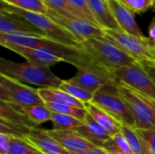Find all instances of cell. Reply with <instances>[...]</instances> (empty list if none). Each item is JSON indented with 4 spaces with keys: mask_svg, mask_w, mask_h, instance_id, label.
<instances>
[{
    "mask_svg": "<svg viewBox=\"0 0 155 154\" xmlns=\"http://www.w3.org/2000/svg\"><path fill=\"white\" fill-rule=\"evenodd\" d=\"M76 132L99 147H102L106 142L112 139V136L98 124L88 113L83 125H81Z\"/></svg>",
    "mask_w": 155,
    "mask_h": 154,
    "instance_id": "obj_18",
    "label": "cell"
},
{
    "mask_svg": "<svg viewBox=\"0 0 155 154\" xmlns=\"http://www.w3.org/2000/svg\"><path fill=\"white\" fill-rule=\"evenodd\" d=\"M67 81L70 84L79 86L84 90L92 93L94 94L103 85L107 84L109 83H115L104 76H102L100 74H97L90 71H84V70H78L76 74Z\"/></svg>",
    "mask_w": 155,
    "mask_h": 154,
    "instance_id": "obj_17",
    "label": "cell"
},
{
    "mask_svg": "<svg viewBox=\"0 0 155 154\" xmlns=\"http://www.w3.org/2000/svg\"><path fill=\"white\" fill-rule=\"evenodd\" d=\"M48 8L67 17L82 18L78 11L70 4L68 0H44ZM83 19V18H82Z\"/></svg>",
    "mask_w": 155,
    "mask_h": 154,
    "instance_id": "obj_27",
    "label": "cell"
},
{
    "mask_svg": "<svg viewBox=\"0 0 155 154\" xmlns=\"http://www.w3.org/2000/svg\"><path fill=\"white\" fill-rule=\"evenodd\" d=\"M1 1L26 11H31V12L44 14V15H46L48 12V6L45 5L44 0H1Z\"/></svg>",
    "mask_w": 155,
    "mask_h": 154,
    "instance_id": "obj_24",
    "label": "cell"
},
{
    "mask_svg": "<svg viewBox=\"0 0 155 154\" xmlns=\"http://www.w3.org/2000/svg\"><path fill=\"white\" fill-rule=\"evenodd\" d=\"M75 154H109L108 152L103 148V147H94V148H91V149H88L84 152H82L80 153H75Z\"/></svg>",
    "mask_w": 155,
    "mask_h": 154,
    "instance_id": "obj_35",
    "label": "cell"
},
{
    "mask_svg": "<svg viewBox=\"0 0 155 154\" xmlns=\"http://www.w3.org/2000/svg\"><path fill=\"white\" fill-rule=\"evenodd\" d=\"M107 3L123 32L138 37H145L136 23L134 14L119 0H107Z\"/></svg>",
    "mask_w": 155,
    "mask_h": 154,
    "instance_id": "obj_15",
    "label": "cell"
},
{
    "mask_svg": "<svg viewBox=\"0 0 155 154\" xmlns=\"http://www.w3.org/2000/svg\"><path fill=\"white\" fill-rule=\"evenodd\" d=\"M0 101L17 106L45 104L37 89L0 74Z\"/></svg>",
    "mask_w": 155,
    "mask_h": 154,
    "instance_id": "obj_9",
    "label": "cell"
},
{
    "mask_svg": "<svg viewBox=\"0 0 155 154\" xmlns=\"http://www.w3.org/2000/svg\"><path fill=\"white\" fill-rule=\"evenodd\" d=\"M46 133L71 154L80 153L88 149L97 147L76 131L52 129L46 130Z\"/></svg>",
    "mask_w": 155,
    "mask_h": 154,
    "instance_id": "obj_11",
    "label": "cell"
},
{
    "mask_svg": "<svg viewBox=\"0 0 155 154\" xmlns=\"http://www.w3.org/2000/svg\"><path fill=\"white\" fill-rule=\"evenodd\" d=\"M81 44L84 51L113 74L114 71L122 67L137 63L124 49L105 36L88 38L82 41Z\"/></svg>",
    "mask_w": 155,
    "mask_h": 154,
    "instance_id": "obj_3",
    "label": "cell"
},
{
    "mask_svg": "<svg viewBox=\"0 0 155 154\" xmlns=\"http://www.w3.org/2000/svg\"><path fill=\"white\" fill-rule=\"evenodd\" d=\"M133 14H140L147 11L155 5V0H119Z\"/></svg>",
    "mask_w": 155,
    "mask_h": 154,
    "instance_id": "obj_29",
    "label": "cell"
},
{
    "mask_svg": "<svg viewBox=\"0 0 155 154\" xmlns=\"http://www.w3.org/2000/svg\"><path fill=\"white\" fill-rule=\"evenodd\" d=\"M148 34H149V39L151 40V42L154 44H155V15L153 16L149 29H148Z\"/></svg>",
    "mask_w": 155,
    "mask_h": 154,
    "instance_id": "obj_36",
    "label": "cell"
},
{
    "mask_svg": "<svg viewBox=\"0 0 155 154\" xmlns=\"http://www.w3.org/2000/svg\"><path fill=\"white\" fill-rule=\"evenodd\" d=\"M1 10L8 14L15 15L25 20L26 22L34 25L35 28H37L45 37L49 39L66 45L82 48L81 42L74 34H72L69 31L55 23L46 15L26 11L12 5L6 4L5 2H2Z\"/></svg>",
    "mask_w": 155,
    "mask_h": 154,
    "instance_id": "obj_4",
    "label": "cell"
},
{
    "mask_svg": "<svg viewBox=\"0 0 155 154\" xmlns=\"http://www.w3.org/2000/svg\"><path fill=\"white\" fill-rule=\"evenodd\" d=\"M103 30L105 37L119 45L135 61L155 68V46L149 37H138L123 31Z\"/></svg>",
    "mask_w": 155,
    "mask_h": 154,
    "instance_id": "obj_7",
    "label": "cell"
},
{
    "mask_svg": "<svg viewBox=\"0 0 155 154\" xmlns=\"http://www.w3.org/2000/svg\"><path fill=\"white\" fill-rule=\"evenodd\" d=\"M59 89L65 92L66 93L70 94L74 98L83 102L84 103H92L94 99V93H89L83 88L76 86L73 84H70L67 80H63L62 84L59 86Z\"/></svg>",
    "mask_w": 155,
    "mask_h": 154,
    "instance_id": "obj_26",
    "label": "cell"
},
{
    "mask_svg": "<svg viewBox=\"0 0 155 154\" xmlns=\"http://www.w3.org/2000/svg\"><path fill=\"white\" fill-rule=\"evenodd\" d=\"M121 132L126 137L132 153L133 154H151L149 148L143 139L140 136L135 129L129 126H122Z\"/></svg>",
    "mask_w": 155,
    "mask_h": 154,
    "instance_id": "obj_22",
    "label": "cell"
},
{
    "mask_svg": "<svg viewBox=\"0 0 155 154\" xmlns=\"http://www.w3.org/2000/svg\"><path fill=\"white\" fill-rule=\"evenodd\" d=\"M85 110L112 137L121 132L122 124L94 103H85Z\"/></svg>",
    "mask_w": 155,
    "mask_h": 154,
    "instance_id": "obj_20",
    "label": "cell"
},
{
    "mask_svg": "<svg viewBox=\"0 0 155 154\" xmlns=\"http://www.w3.org/2000/svg\"><path fill=\"white\" fill-rule=\"evenodd\" d=\"M0 44L2 46L5 44H15L45 51L58 56L64 62L73 64L78 70L90 71L114 82V74L82 48L66 45L45 36L12 34H0Z\"/></svg>",
    "mask_w": 155,
    "mask_h": 154,
    "instance_id": "obj_1",
    "label": "cell"
},
{
    "mask_svg": "<svg viewBox=\"0 0 155 154\" xmlns=\"http://www.w3.org/2000/svg\"><path fill=\"white\" fill-rule=\"evenodd\" d=\"M146 143L151 154H155V128L148 130H136Z\"/></svg>",
    "mask_w": 155,
    "mask_h": 154,
    "instance_id": "obj_31",
    "label": "cell"
},
{
    "mask_svg": "<svg viewBox=\"0 0 155 154\" xmlns=\"http://www.w3.org/2000/svg\"><path fill=\"white\" fill-rule=\"evenodd\" d=\"M46 15H48L51 19L63 26L64 29L69 31L80 42L92 37L104 36L103 28L84 19L79 17L64 16L50 8H48Z\"/></svg>",
    "mask_w": 155,
    "mask_h": 154,
    "instance_id": "obj_10",
    "label": "cell"
},
{
    "mask_svg": "<svg viewBox=\"0 0 155 154\" xmlns=\"http://www.w3.org/2000/svg\"><path fill=\"white\" fill-rule=\"evenodd\" d=\"M154 46H155V44H154Z\"/></svg>",
    "mask_w": 155,
    "mask_h": 154,
    "instance_id": "obj_37",
    "label": "cell"
},
{
    "mask_svg": "<svg viewBox=\"0 0 155 154\" xmlns=\"http://www.w3.org/2000/svg\"><path fill=\"white\" fill-rule=\"evenodd\" d=\"M0 34L45 36L37 28L25 20L3 10L0 12Z\"/></svg>",
    "mask_w": 155,
    "mask_h": 154,
    "instance_id": "obj_12",
    "label": "cell"
},
{
    "mask_svg": "<svg viewBox=\"0 0 155 154\" xmlns=\"http://www.w3.org/2000/svg\"><path fill=\"white\" fill-rule=\"evenodd\" d=\"M92 103L110 114L122 126L134 128L135 122L130 108L120 94L116 83L103 85L94 94Z\"/></svg>",
    "mask_w": 155,
    "mask_h": 154,
    "instance_id": "obj_6",
    "label": "cell"
},
{
    "mask_svg": "<svg viewBox=\"0 0 155 154\" xmlns=\"http://www.w3.org/2000/svg\"><path fill=\"white\" fill-rule=\"evenodd\" d=\"M50 121L53 123L54 129H56V130L76 131L84 123V122H82L74 117L65 115V114L56 113H51Z\"/></svg>",
    "mask_w": 155,
    "mask_h": 154,
    "instance_id": "obj_23",
    "label": "cell"
},
{
    "mask_svg": "<svg viewBox=\"0 0 155 154\" xmlns=\"http://www.w3.org/2000/svg\"><path fill=\"white\" fill-rule=\"evenodd\" d=\"M102 147L104 148V149L108 152V153L109 154H131L126 152H124V151H123V150H121V149L114 143V142L112 139L109 140L108 142H106Z\"/></svg>",
    "mask_w": 155,
    "mask_h": 154,
    "instance_id": "obj_34",
    "label": "cell"
},
{
    "mask_svg": "<svg viewBox=\"0 0 155 154\" xmlns=\"http://www.w3.org/2000/svg\"><path fill=\"white\" fill-rule=\"evenodd\" d=\"M68 1L78 11V13L80 14V15L82 16L83 19L100 26L98 25V23L96 22L94 16L92 14V11H91L90 7L88 5L87 0H68Z\"/></svg>",
    "mask_w": 155,
    "mask_h": 154,
    "instance_id": "obj_30",
    "label": "cell"
},
{
    "mask_svg": "<svg viewBox=\"0 0 155 154\" xmlns=\"http://www.w3.org/2000/svg\"><path fill=\"white\" fill-rule=\"evenodd\" d=\"M114 82L126 86L155 104V68L141 63L114 72Z\"/></svg>",
    "mask_w": 155,
    "mask_h": 154,
    "instance_id": "obj_5",
    "label": "cell"
},
{
    "mask_svg": "<svg viewBox=\"0 0 155 154\" xmlns=\"http://www.w3.org/2000/svg\"><path fill=\"white\" fill-rule=\"evenodd\" d=\"M11 143V135L0 133V154H7Z\"/></svg>",
    "mask_w": 155,
    "mask_h": 154,
    "instance_id": "obj_33",
    "label": "cell"
},
{
    "mask_svg": "<svg viewBox=\"0 0 155 154\" xmlns=\"http://www.w3.org/2000/svg\"><path fill=\"white\" fill-rule=\"evenodd\" d=\"M87 3L100 27L103 29L122 31L107 0H87Z\"/></svg>",
    "mask_w": 155,
    "mask_h": 154,
    "instance_id": "obj_16",
    "label": "cell"
},
{
    "mask_svg": "<svg viewBox=\"0 0 155 154\" xmlns=\"http://www.w3.org/2000/svg\"><path fill=\"white\" fill-rule=\"evenodd\" d=\"M0 74L41 88H59L63 81L50 68L28 62L16 63L5 58H0Z\"/></svg>",
    "mask_w": 155,
    "mask_h": 154,
    "instance_id": "obj_2",
    "label": "cell"
},
{
    "mask_svg": "<svg viewBox=\"0 0 155 154\" xmlns=\"http://www.w3.org/2000/svg\"><path fill=\"white\" fill-rule=\"evenodd\" d=\"M120 94L128 104L134 116L135 130H148L155 128V104L134 90L117 84Z\"/></svg>",
    "mask_w": 155,
    "mask_h": 154,
    "instance_id": "obj_8",
    "label": "cell"
},
{
    "mask_svg": "<svg viewBox=\"0 0 155 154\" xmlns=\"http://www.w3.org/2000/svg\"><path fill=\"white\" fill-rule=\"evenodd\" d=\"M112 140L114 142V143L123 151L128 152V153H132V151H131V148H130V145H129V143L126 139V137L124 135V133L122 132L118 133L117 134L114 135L112 137Z\"/></svg>",
    "mask_w": 155,
    "mask_h": 154,
    "instance_id": "obj_32",
    "label": "cell"
},
{
    "mask_svg": "<svg viewBox=\"0 0 155 154\" xmlns=\"http://www.w3.org/2000/svg\"><path fill=\"white\" fill-rule=\"evenodd\" d=\"M3 46L21 55L26 60V62L39 65V66L50 68V66L57 63L64 62L58 56L53 54H50L48 52L40 50V49L24 47V46H19V45H15V44H5Z\"/></svg>",
    "mask_w": 155,
    "mask_h": 154,
    "instance_id": "obj_14",
    "label": "cell"
},
{
    "mask_svg": "<svg viewBox=\"0 0 155 154\" xmlns=\"http://www.w3.org/2000/svg\"><path fill=\"white\" fill-rule=\"evenodd\" d=\"M22 138L29 142L44 154H71L59 143L48 135L46 130L33 127Z\"/></svg>",
    "mask_w": 155,
    "mask_h": 154,
    "instance_id": "obj_13",
    "label": "cell"
},
{
    "mask_svg": "<svg viewBox=\"0 0 155 154\" xmlns=\"http://www.w3.org/2000/svg\"><path fill=\"white\" fill-rule=\"evenodd\" d=\"M37 91L45 103H56L85 109V103L74 98L59 88H37Z\"/></svg>",
    "mask_w": 155,
    "mask_h": 154,
    "instance_id": "obj_19",
    "label": "cell"
},
{
    "mask_svg": "<svg viewBox=\"0 0 155 154\" xmlns=\"http://www.w3.org/2000/svg\"><path fill=\"white\" fill-rule=\"evenodd\" d=\"M13 106L15 107L35 126L44 123L47 121H50L51 119L52 113L46 107L45 104H35V105H25V106L13 105Z\"/></svg>",
    "mask_w": 155,
    "mask_h": 154,
    "instance_id": "obj_21",
    "label": "cell"
},
{
    "mask_svg": "<svg viewBox=\"0 0 155 154\" xmlns=\"http://www.w3.org/2000/svg\"><path fill=\"white\" fill-rule=\"evenodd\" d=\"M46 107L52 112L61 114L69 115L72 117H74L82 122H84L87 115V111L85 109H81L70 105H62V104H56V103H45Z\"/></svg>",
    "mask_w": 155,
    "mask_h": 154,
    "instance_id": "obj_28",
    "label": "cell"
},
{
    "mask_svg": "<svg viewBox=\"0 0 155 154\" xmlns=\"http://www.w3.org/2000/svg\"><path fill=\"white\" fill-rule=\"evenodd\" d=\"M7 154H44L40 150L23 138L11 135V143Z\"/></svg>",
    "mask_w": 155,
    "mask_h": 154,
    "instance_id": "obj_25",
    "label": "cell"
}]
</instances>
